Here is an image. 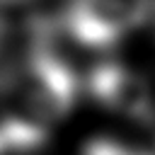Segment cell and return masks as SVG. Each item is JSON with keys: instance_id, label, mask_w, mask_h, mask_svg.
Segmentation results:
<instances>
[{"instance_id": "3", "label": "cell", "mask_w": 155, "mask_h": 155, "mask_svg": "<svg viewBox=\"0 0 155 155\" xmlns=\"http://www.w3.org/2000/svg\"><path fill=\"white\" fill-rule=\"evenodd\" d=\"M85 155H148V153H138V150H131L121 143H114V140H107V138H99V140H92L85 150Z\"/></svg>"}, {"instance_id": "1", "label": "cell", "mask_w": 155, "mask_h": 155, "mask_svg": "<svg viewBox=\"0 0 155 155\" xmlns=\"http://www.w3.org/2000/svg\"><path fill=\"white\" fill-rule=\"evenodd\" d=\"M150 15V0H70L61 24L73 41L87 48L116 44Z\"/></svg>"}, {"instance_id": "2", "label": "cell", "mask_w": 155, "mask_h": 155, "mask_svg": "<svg viewBox=\"0 0 155 155\" xmlns=\"http://www.w3.org/2000/svg\"><path fill=\"white\" fill-rule=\"evenodd\" d=\"M90 92L97 102H102L107 109L121 114V116H131V119H150L153 109H155V94L150 90V82L114 61L99 63L92 73H90Z\"/></svg>"}]
</instances>
